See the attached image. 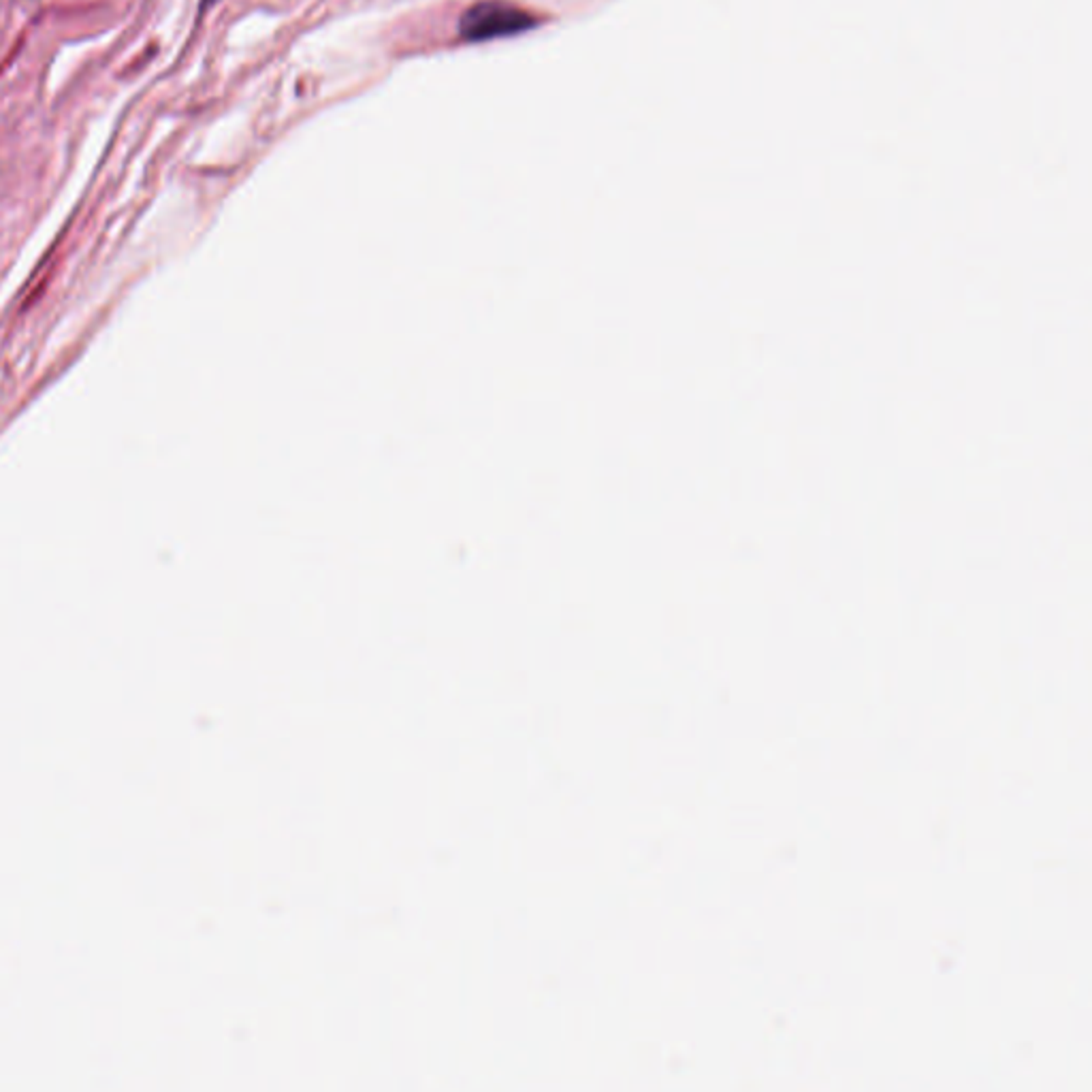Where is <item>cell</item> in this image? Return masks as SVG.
Wrapping results in <instances>:
<instances>
[{"instance_id": "1", "label": "cell", "mask_w": 1092, "mask_h": 1092, "mask_svg": "<svg viewBox=\"0 0 1092 1092\" xmlns=\"http://www.w3.org/2000/svg\"><path fill=\"white\" fill-rule=\"evenodd\" d=\"M533 26H536V18L521 7L504 0H484L463 14L459 30L463 39L484 41L516 35Z\"/></svg>"}]
</instances>
